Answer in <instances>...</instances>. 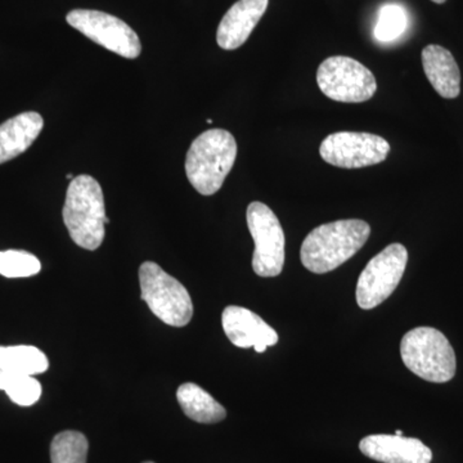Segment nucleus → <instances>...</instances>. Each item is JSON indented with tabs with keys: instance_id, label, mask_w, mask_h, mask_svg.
Wrapping results in <instances>:
<instances>
[{
	"instance_id": "obj_13",
	"label": "nucleus",
	"mask_w": 463,
	"mask_h": 463,
	"mask_svg": "<svg viewBox=\"0 0 463 463\" xmlns=\"http://www.w3.org/2000/svg\"><path fill=\"white\" fill-rule=\"evenodd\" d=\"M269 0H239L224 14L216 33V42L225 51L245 44L252 30L264 16Z\"/></svg>"
},
{
	"instance_id": "obj_8",
	"label": "nucleus",
	"mask_w": 463,
	"mask_h": 463,
	"mask_svg": "<svg viewBox=\"0 0 463 463\" xmlns=\"http://www.w3.org/2000/svg\"><path fill=\"white\" fill-rule=\"evenodd\" d=\"M408 263V251L392 243L371 259L356 283V303L361 309L379 307L398 288Z\"/></svg>"
},
{
	"instance_id": "obj_2",
	"label": "nucleus",
	"mask_w": 463,
	"mask_h": 463,
	"mask_svg": "<svg viewBox=\"0 0 463 463\" xmlns=\"http://www.w3.org/2000/svg\"><path fill=\"white\" fill-rule=\"evenodd\" d=\"M63 222L76 245L94 251L105 240V199L99 183L90 175H79L67 188Z\"/></svg>"
},
{
	"instance_id": "obj_18",
	"label": "nucleus",
	"mask_w": 463,
	"mask_h": 463,
	"mask_svg": "<svg viewBox=\"0 0 463 463\" xmlns=\"http://www.w3.org/2000/svg\"><path fill=\"white\" fill-rule=\"evenodd\" d=\"M0 390L21 407H30L42 397V385L33 376L0 370Z\"/></svg>"
},
{
	"instance_id": "obj_24",
	"label": "nucleus",
	"mask_w": 463,
	"mask_h": 463,
	"mask_svg": "<svg viewBox=\"0 0 463 463\" xmlns=\"http://www.w3.org/2000/svg\"><path fill=\"white\" fill-rule=\"evenodd\" d=\"M67 179H74V175H72V174H67V176H66Z\"/></svg>"
},
{
	"instance_id": "obj_15",
	"label": "nucleus",
	"mask_w": 463,
	"mask_h": 463,
	"mask_svg": "<svg viewBox=\"0 0 463 463\" xmlns=\"http://www.w3.org/2000/svg\"><path fill=\"white\" fill-rule=\"evenodd\" d=\"M44 120L38 112H24L0 125V164L27 151L38 138Z\"/></svg>"
},
{
	"instance_id": "obj_22",
	"label": "nucleus",
	"mask_w": 463,
	"mask_h": 463,
	"mask_svg": "<svg viewBox=\"0 0 463 463\" xmlns=\"http://www.w3.org/2000/svg\"><path fill=\"white\" fill-rule=\"evenodd\" d=\"M432 2L437 3V5H443L447 0H432Z\"/></svg>"
},
{
	"instance_id": "obj_25",
	"label": "nucleus",
	"mask_w": 463,
	"mask_h": 463,
	"mask_svg": "<svg viewBox=\"0 0 463 463\" xmlns=\"http://www.w3.org/2000/svg\"><path fill=\"white\" fill-rule=\"evenodd\" d=\"M143 463H154V462H143Z\"/></svg>"
},
{
	"instance_id": "obj_5",
	"label": "nucleus",
	"mask_w": 463,
	"mask_h": 463,
	"mask_svg": "<svg viewBox=\"0 0 463 463\" xmlns=\"http://www.w3.org/2000/svg\"><path fill=\"white\" fill-rule=\"evenodd\" d=\"M142 300L166 325L184 327L194 316L190 292L160 265L146 261L139 268Z\"/></svg>"
},
{
	"instance_id": "obj_20",
	"label": "nucleus",
	"mask_w": 463,
	"mask_h": 463,
	"mask_svg": "<svg viewBox=\"0 0 463 463\" xmlns=\"http://www.w3.org/2000/svg\"><path fill=\"white\" fill-rule=\"evenodd\" d=\"M41 270V261L30 252L23 250L0 251V274L7 279H26Z\"/></svg>"
},
{
	"instance_id": "obj_1",
	"label": "nucleus",
	"mask_w": 463,
	"mask_h": 463,
	"mask_svg": "<svg viewBox=\"0 0 463 463\" xmlns=\"http://www.w3.org/2000/svg\"><path fill=\"white\" fill-rule=\"evenodd\" d=\"M370 234V224L361 219L319 225L307 234L301 245V263L312 273L331 272L354 257Z\"/></svg>"
},
{
	"instance_id": "obj_23",
	"label": "nucleus",
	"mask_w": 463,
	"mask_h": 463,
	"mask_svg": "<svg viewBox=\"0 0 463 463\" xmlns=\"http://www.w3.org/2000/svg\"><path fill=\"white\" fill-rule=\"evenodd\" d=\"M395 435H398V437H403L404 434H403V431L397 430V431H395Z\"/></svg>"
},
{
	"instance_id": "obj_6",
	"label": "nucleus",
	"mask_w": 463,
	"mask_h": 463,
	"mask_svg": "<svg viewBox=\"0 0 463 463\" xmlns=\"http://www.w3.org/2000/svg\"><path fill=\"white\" fill-rule=\"evenodd\" d=\"M317 84L326 97L343 103L365 102L377 90L373 72L358 61L345 56L323 61L317 71Z\"/></svg>"
},
{
	"instance_id": "obj_21",
	"label": "nucleus",
	"mask_w": 463,
	"mask_h": 463,
	"mask_svg": "<svg viewBox=\"0 0 463 463\" xmlns=\"http://www.w3.org/2000/svg\"><path fill=\"white\" fill-rule=\"evenodd\" d=\"M407 25L408 17L404 8L398 5H386L380 9L374 36L379 42H392L405 32Z\"/></svg>"
},
{
	"instance_id": "obj_14",
	"label": "nucleus",
	"mask_w": 463,
	"mask_h": 463,
	"mask_svg": "<svg viewBox=\"0 0 463 463\" xmlns=\"http://www.w3.org/2000/svg\"><path fill=\"white\" fill-rule=\"evenodd\" d=\"M422 66L432 88L443 99H457L461 93V72L455 57L446 48L430 44L423 48Z\"/></svg>"
},
{
	"instance_id": "obj_4",
	"label": "nucleus",
	"mask_w": 463,
	"mask_h": 463,
	"mask_svg": "<svg viewBox=\"0 0 463 463\" xmlns=\"http://www.w3.org/2000/svg\"><path fill=\"white\" fill-rule=\"evenodd\" d=\"M401 355L408 370L429 383H444L455 377V350L437 328L417 327L407 332L402 339Z\"/></svg>"
},
{
	"instance_id": "obj_3",
	"label": "nucleus",
	"mask_w": 463,
	"mask_h": 463,
	"mask_svg": "<svg viewBox=\"0 0 463 463\" xmlns=\"http://www.w3.org/2000/svg\"><path fill=\"white\" fill-rule=\"evenodd\" d=\"M237 157V142L230 132L210 129L200 134L188 149L185 173L188 181L203 196L221 190Z\"/></svg>"
},
{
	"instance_id": "obj_12",
	"label": "nucleus",
	"mask_w": 463,
	"mask_h": 463,
	"mask_svg": "<svg viewBox=\"0 0 463 463\" xmlns=\"http://www.w3.org/2000/svg\"><path fill=\"white\" fill-rule=\"evenodd\" d=\"M359 449L381 463H430L432 452L419 439L376 434L362 439Z\"/></svg>"
},
{
	"instance_id": "obj_10",
	"label": "nucleus",
	"mask_w": 463,
	"mask_h": 463,
	"mask_svg": "<svg viewBox=\"0 0 463 463\" xmlns=\"http://www.w3.org/2000/svg\"><path fill=\"white\" fill-rule=\"evenodd\" d=\"M390 145L371 133L339 132L322 142L319 154L326 163L343 169L377 165L386 160Z\"/></svg>"
},
{
	"instance_id": "obj_16",
	"label": "nucleus",
	"mask_w": 463,
	"mask_h": 463,
	"mask_svg": "<svg viewBox=\"0 0 463 463\" xmlns=\"http://www.w3.org/2000/svg\"><path fill=\"white\" fill-rule=\"evenodd\" d=\"M176 399L185 416L194 421L216 423L223 421L227 417V411L223 405L196 383H185L179 386Z\"/></svg>"
},
{
	"instance_id": "obj_11",
	"label": "nucleus",
	"mask_w": 463,
	"mask_h": 463,
	"mask_svg": "<svg viewBox=\"0 0 463 463\" xmlns=\"http://www.w3.org/2000/svg\"><path fill=\"white\" fill-rule=\"evenodd\" d=\"M225 335L233 345L264 353L267 347L279 343V334L257 313L246 307H227L222 316Z\"/></svg>"
},
{
	"instance_id": "obj_19",
	"label": "nucleus",
	"mask_w": 463,
	"mask_h": 463,
	"mask_svg": "<svg viewBox=\"0 0 463 463\" xmlns=\"http://www.w3.org/2000/svg\"><path fill=\"white\" fill-rule=\"evenodd\" d=\"M90 443L79 431H62L51 444L52 463H87Z\"/></svg>"
},
{
	"instance_id": "obj_17",
	"label": "nucleus",
	"mask_w": 463,
	"mask_h": 463,
	"mask_svg": "<svg viewBox=\"0 0 463 463\" xmlns=\"http://www.w3.org/2000/svg\"><path fill=\"white\" fill-rule=\"evenodd\" d=\"M50 367L47 355L30 345L0 346V370L27 374L44 373Z\"/></svg>"
},
{
	"instance_id": "obj_7",
	"label": "nucleus",
	"mask_w": 463,
	"mask_h": 463,
	"mask_svg": "<svg viewBox=\"0 0 463 463\" xmlns=\"http://www.w3.org/2000/svg\"><path fill=\"white\" fill-rule=\"evenodd\" d=\"M250 233L255 242L252 269L259 277H277L285 265V232L272 209L263 203H250L246 213Z\"/></svg>"
},
{
	"instance_id": "obj_9",
	"label": "nucleus",
	"mask_w": 463,
	"mask_h": 463,
	"mask_svg": "<svg viewBox=\"0 0 463 463\" xmlns=\"http://www.w3.org/2000/svg\"><path fill=\"white\" fill-rule=\"evenodd\" d=\"M66 20L69 25L90 38L91 42L102 45L118 56L133 60L141 54L142 45L138 35L120 18L105 12L75 9L67 14Z\"/></svg>"
}]
</instances>
